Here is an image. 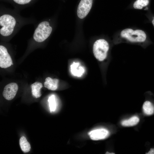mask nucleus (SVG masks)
Segmentation results:
<instances>
[{
  "instance_id": "17",
  "label": "nucleus",
  "mask_w": 154,
  "mask_h": 154,
  "mask_svg": "<svg viewBox=\"0 0 154 154\" xmlns=\"http://www.w3.org/2000/svg\"><path fill=\"white\" fill-rule=\"evenodd\" d=\"M31 0H13L16 3L20 5H24L29 3Z\"/></svg>"
},
{
  "instance_id": "7",
  "label": "nucleus",
  "mask_w": 154,
  "mask_h": 154,
  "mask_svg": "<svg viewBox=\"0 0 154 154\" xmlns=\"http://www.w3.org/2000/svg\"><path fill=\"white\" fill-rule=\"evenodd\" d=\"M18 89V85L16 83H11L8 84L4 88L3 96L7 100H11L15 96Z\"/></svg>"
},
{
  "instance_id": "15",
  "label": "nucleus",
  "mask_w": 154,
  "mask_h": 154,
  "mask_svg": "<svg viewBox=\"0 0 154 154\" xmlns=\"http://www.w3.org/2000/svg\"><path fill=\"white\" fill-rule=\"evenodd\" d=\"M150 0H136L133 4L135 9H141L147 6L149 4Z\"/></svg>"
},
{
  "instance_id": "19",
  "label": "nucleus",
  "mask_w": 154,
  "mask_h": 154,
  "mask_svg": "<svg viewBox=\"0 0 154 154\" xmlns=\"http://www.w3.org/2000/svg\"><path fill=\"white\" fill-rule=\"evenodd\" d=\"M151 22L153 25L154 27V17H153L151 21Z\"/></svg>"
},
{
  "instance_id": "11",
  "label": "nucleus",
  "mask_w": 154,
  "mask_h": 154,
  "mask_svg": "<svg viewBox=\"0 0 154 154\" xmlns=\"http://www.w3.org/2000/svg\"><path fill=\"white\" fill-rule=\"evenodd\" d=\"M31 86L33 96L36 98L40 97L41 95L40 90L43 87L42 83L36 82L32 84Z\"/></svg>"
},
{
  "instance_id": "4",
  "label": "nucleus",
  "mask_w": 154,
  "mask_h": 154,
  "mask_svg": "<svg viewBox=\"0 0 154 154\" xmlns=\"http://www.w3.org/2000/svg\"><path fill=\"white\" fill-rule=\"evenodd\" d=\"M52 31V28L48 22H42L35 30L33 35V38L37 42H42L49 36Z\"/></svg>"
},
{
  "instance_id": "16",
  "label": "nucleus",
  "mask_w": 154,
  "mask_h": 154,
  "mask_svg": "<svg viewBox=\"0 0 154 154\" xmlns=\"http://www.w3.org/2000/svg\"><path fill=\"white\" fill-rule=\"evenodd\" d=\"M49 107L51 112L54 111L56 108V102L54 95H52L48 99Z\"/></svg>"
},
{
  "instance_id": "10",
  "label": "nucleus",
  "mask_w": 154,
  "mask_h": 154,
  "mask_svg": "<svg viewBox=\"0 0 154 154\" xmlns=\"http://www.w3.org/2000/svg\"><path fill=\"white\" fill-rule=\"evenodd\" d=\"M70 70L72 74L77 77L81 76L84 72V68L80 65L79 63L74 62L70 65Z\"/></svg>"
},
{
  "instance_id": "8",
  "label": "nucleus",
  "mask_w": 154,
  "mask_h": 154,
  "mask_svg": "<svg viewBox=\"0 0 154 154\" xmlns=\"http://www.w3.org/2000/svg\"><path fill=\"white\" fill-rule=\"evenodd\" d=\"M109 134V131L105 129H99L91 131L88 133L91 139L93 140L103 139L107 138Z\"/></svg>"
},
{
  "instance_id": "5",
  "label": "nucleus",
  "mask_w": 154,
  "mask_h": 154,
  "mask_svg": "<svg viewBox=\"0 0 154 154\" xmlns=\"http://www.w3.org/2000/svg\"><path fill=\"white\" fill-rule=\"evenodd\" d=\"M93 0H81L78 5L77 14L81 19L85 18L89 13L92 7Z\"/></svg>"
},
{
  "instance_id": "13",
  "label": "nucleus",
  "mask_w": 154,
  "mask_h": 154,
  "mask_svg": "<svg viewBox=\"0 0 154 154\" xmlns=\"http://www.w3.org/2000/svg\"><path fill=\"white\" fill-rule=\"evenodd\" d=\"M19 144L22 151L25 153L29 152L31 150V146L26 137L22 136L19 139Z\"/></svg>"
},
{
  "instance_id": "9",
  "label": "nucleus",
  "mask_w": 154,
  "mask_h": 154,
  "mask_svg": "<svg viewBox=\"0 0 154 154\" xmlns=\"http://www.w3.org/2000/svg\"><path fill=\"white\" fill-rule=\"evenodd\" d=\"M58 80L56 78L52 79L50 77L46 78L44 83V87L51 90H55L58 87Z\"/></svg>"
},
{
  "instance_id": "2",
  "label": "nucleus",
  "mask_w": 154,
  "mask_h": 154,
  "mask_svg": "<svg viewBox=\"0 0 154 154\" xmlns=\"http://www.w3.org/2000/svg\"><path fill=\"white\" fill-rule=\"evenodd\" d=\"M110 46L108 42L103 39L96 40L93 46V52L96 58L100 62L104 61L107 58Z\"/></svg>"
},
{
  "instance_id": "6",
  "label": "nucleus",
  "mask_w": 154,
  "mask_h": 154,
  "mask_svg": "<svg viewBox=\"0 0 154 154\" xmlns=\"http://www.w3.org/2000/svg\"><path fill=\"white\" fill-rule=\"evenodd\" d=\"M13 65L12 60L6 48L4 46H0V67L6 68Z\"/></svg>"
},
{
  "instance_id": "1",
  "label": "nucleus",
  "mask_w": 154,
  "mask_h": 154,
  "mask_svg": "<svg viewBox=\"0 0 154 154\" xmlns=\"http://www.w3.org/2000/svg\"><path fill=\"white\" fill-rule=\"evenodd\" d=\"M120 35L122 38L130 42L145 43L147 45L150 43L148 41L146 33L141 30L126 28L121 31Z\"/></svg>"
},
{
  "instance_id": "14",
  "label": "nucleus",
  "mask_w": 154,
  "mask_h": 154,
  "mask_svg": "<svg viewBox=\"0 0 154 154\" xmlns=\"http://www.w3.org/2000/svg\"><path fill=\"white\" fill-rule=\"evenodd\" d=\"M139 121V118L137 117L133 116L128 119L122 121L121 122V124L124 126H132L137 125Z\"/></svg>"
},
{
  "instance_id": "20",
  "label": "nucleus",
  "mask_w": 154,
  "mask_h": 154,
  "mask_svg": "<svg viewBox=\"0 0 154 154\" xmlns=\"http://www.w3.org/2000/svg\"><path fill=\"white\" fill-rule=\"evenodd\" d=\"M106 154H114L115 153H110L108 152H107L106 153Z\"/></svg>"
},
{
  "instance_id": "18",
  "label": "nucleus",
  "mask_w": 154,
  "mask_h": 154,
  "mask_svg": "<svg viewBox=\"0 0 154 154\" xmlns=\"http://www.w3.org/2000/svg\"><path fill=\"white\" fill-rule=\"evenodd\" d=\"M146 154H154V148H151L150 150L147 153H146Z\"/></svg>"
},
{
  "instance_id": "12",
  "label": "nucleus",
  "mask_w": 154,
  "mask_h": 154,
  "mask_svg": "<svg viewBox=\"0 0 154 154\" xmlns=\"http://www.w3.org/2000/svg\"><path fill=\"white\" fill-rule=\"evenodd\" d=\"M144 113L147 115H151L154 112V106L150 101L146 100L143 103L142 106Z\"/></svg>"
},
{
  "instance_id": "3",
  "label": "nucleus",
  "mask_w": 154,
  "mask_h": 154,
  "mask_svg": "<svg viewBox=\"0 0 154 154\" xmlns=\"http://www.w3.org/2000/svg\"><path fill=\"white\" fill-rule=\"evenodd\" d=\"M16 24L15 18L11 15L4 14L0 17V33L3 36L11 35Z\"/></svg>"
}]
</instances>
